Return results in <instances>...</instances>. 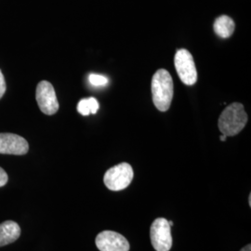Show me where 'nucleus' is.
<instances>
[{
    "mask_svg": "<svg viewBox=\"0 0 251 251\" xmlns=\"http://www.w3.org/2000/svg\"><path fill=\"white\" fill-rule=\"evenodd\" d=\"M173 80L171 74L165 69H159L152 79V101L157 110L166 112L171 107L173 99Z\"/></svg>",
    "mask_w": 251,
    "mask_h": 251,
    "instance_id": "obj_1",
    "label": "nucleus"
},
{
    "mask_svg": "<svg viewBox=\"0 0 251 251\" xmlns=\"http://www.w3.org/2000/svg\"><path fill=\"white\" fill-rule=\"evenodd\" d=\"M248 123V115L242 103L233 102L225 108L218 121V126L226 137L234 136L241 132Z\"/></svg>",
    "mask_w": 251,
    "mask_h": 251,
    "instance_id": "obj_2",
    "label": "nucleus"
},
{
    "mask_svg": "<svg viewBox=\"0 0 251 251\" xmlns=\"http://www.w3.org/2000/svg\"><path fill=\"white\" fill-rule=\"evenodd\" d=\"M133 177L134 173L131 166L127 163H121L105 172L103 181L109 190L117 192L128 187Z\"/></svg>",
    "mask_w": 251,
    "mask_h": 251,
    "instance_id": "obj_3",
    "label": "nucleus"
},
{
    "mask_svg": "<svg viewBox=\"0 0 251 251\" xmlns=\"http://www.w3.org/2000/svg\"><path fill=\"white\" fill-rule=\"evenodd\" d=\"M174 64L181 82L193 86L198 81V71L192 54L187 50L180 49L175 55Z\"/></svg>",
    "mask_w": 251,
    "mask_h": 251,
    "instance_id": "obj_4",
    "label": "nucleus"
},
{
    "mask_svg": "<svg viewBox=\"0 0 251 251\" xmlns=\"http://www.w3.org/2000/svg\"><path fill=\"white\" fill-rule=\"evenodd\" d=\"M150 238L153 249L156 251H170L172 247L171 226L169 221L158 218L153 221L150 228Z\"/></svg>",
    "mask_w": 251,
    "mask_h": 251,
    "instance_id": "obj_5",
    "label": "nucleus"
},
{
    "mask_svg": "<svg viewBox=\"0 0 251 251\" xmlns=\"http://www.w3.org/2000/svg\"><path fill=\"white\" fill-rule=\"evenodd\" d=\"M36 98L38 106L45 115L52 116L59 110V102L53 86L49 81H41L37 85Z\"/></svg>",
    "mask_w": 251,
    "mask_h": 251,
    "instance_id": "obj_6",
    "label": "nucleus"
},
{
    "mask_svg": "<svg viewBox=\"0 0 251 251\" xmlns=\"http://www.w3.org/2000/svg\"><path fill=\"white\" fill-rule=\"evenodd\" d=\"M100 251H129L130 246L125 236L114 231H103L96 236Z\"/></svg>",
    "mask_w": 251,
    "mask_h": 251,
    "instance_id": "obj_7",
    "label": "nucleus"
},
{
    "mask_svg": "<svg viewBox=\"0 0 251 251\" xmlns=\"http://www.w3.org/2000/svg\"><path fill=\"white\" fill-rule=\"evenodd\" d=\"M29 150L26 140L13 133H0V153L23 155Z\"/></svg>",
    "mask_w": 251,
    "mask_h": 251,
    "instance_id": "obj_8",
    "label": "nucleus"
},
{
    "mask_svg": "<svg viewBox=\"0 0 251 251\" xmlns=\"http://www.w3.org/2000/svg\"><path fill=\"white\" fill-rule=\"evenodd\" d=\"M21 235V228L13 221H6L0 224V247L15 242Z\"/></svg>",
    "mask_w": 251,
    "mask_h": 251,
    "instance_id": "obj_9",
    "label": "nucleus"
},
{
    "mask_svg": "<svg viewBox=\"0 0 251 251\" xmlns=\"http://www.w3.org/2000/svg\"><path fill=\"white\" fill-rule=\"evenodd\" d=\"M213 28L217 36L222 38H228L233 35L235 25L233 19L230 18L229 16L223 15L216 19Z\"/></svg>",
    "mask_w": 251,
    "mask_h": 251,
    "instance_id": "obj_10",
    "label": "nucleus"
},
{
    "mask_svg": "<svg viewBox=\"0 0 251 251\" xmlns=\"http://www.w3.org/2000/svg\"><path fill=\"white\" fill-rule=\"evenodd\" d=\"M98 100L90 97L88 99H82L77 104V111L82 116H90V114H96L99 110Z\"/></svg>",
    "mask_w": 251,
    "mask_h": 251,
    "instance_id": "obj_11",
    "label": "nucleus"
},
{
    "mask_svg": "<svg viewBox=\"0 0 251 251\" xmlns=\"http://www.w3.org/2000/svg\"><path fill=\"white\" fill-rule=\"evenodd\" d=\"M89 81L90 84L94 87H103L108 84V78L104 75H97V74H91L89 76Z\"/></svg>",
    "mask_w": 251,
    "mask_h": 251,
    "instance_id": "obj_12",
    "label": "nucleus"
},
{
    "mask_svg": "<svg viewBox=\"0 0 251 251\" xmlns=\"http://www.w3.org/2000/svg\"><path fill=\"white\" fill-rule=\"evenodd\" d=\"M6 88H7V86H6L5 77H4L3 74H2L1 70H0V99H1V98L3 97V95L5 94V92H6Z\"/></svg>",
    "mask_w": 251,
    "mask_h": 251,
    "instance_id": "obj_13",
    "label": "nucleus"
},
{
    "mask_svg": "<svg viewBox=\"0 0 251 251\" xmlns=\"http://www.w3.org/2000/svg\"><path fill=\"white\" fill-rule=\"evenodd\" d=\"M8 180H9L8 174L2 168H0V187H3L4 185H6Z\"/></svg>",
    "mask_w": 251,
    "mask_h": 251,
    "instance_id": "obj_14",
    "label": "nucleus"
},
{
    "mask_svg": "<svg viewBox=\"0 0 251 251\" xmlns=\"http://www.w3.org/2000/svg\"><path fill=\"white\" fill-rule=\"evenodd\" d=\"M240 251H251V244H249V245H247L246 247H244L242 250Z\"/></svg>",
    "mask_w": 251,
    "mask_h": 251,
    "instance_id": "obj_15",
    "label": "nucleus"
},
{
    "mask_svg": "<svg viewBox=\"0 0 251 251\" xmlns=\"http://www.w3.org/2000/svg\"><path fill=\"white\" fill-rule=\"evenodd\" d=\"M220 138H221V141H222V142H225V141H226V138H227V137H226V136H225V135H222V136H221V137H220Z\"/></svg>",
    "mask_w": 251,
    "mask_h": 251,
    "instance_id": "obj_16",
    "label": "nucleus"
},
{
    "mask_svg": "<svg viewBox=\"0 0 251 251\" xmlns=\"http://www.w3.org/2000/svg\"><path fill=\"white\" fill-rule=\"evenodd\" d=\"M249 204H250V206L251 207V194L250 195V197H249Z\"/></svg>",
    "mask_w": 251,
    "mask_h": 251,
    "instance_id": "obj_17",
    "label": "nucleus"
}]
</instances>
